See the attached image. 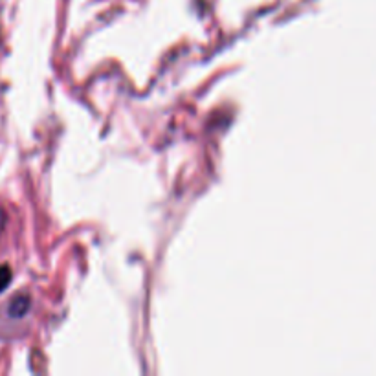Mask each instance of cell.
I'll list each match as a JSON object with an SVG mask.
<instances>
[{
    "label": "cell",
    "mask_w": 376,
    "mask_h": 376,
    "mask_svg": "<svg viewBox=\"0 0 376 376\" xmlns=\"http://www.w3.org/2000/svg\"><path fill=\"white\" fill-rule=\"evenodd\" d=\"M30 310V298L28 296H17L13 301L10 303V308H8V314L11 318H24Z\"/></svg>",
    "instance_id": "1"
},
{
    "label": "cell",
    "mask_w": 376,
    "mask_h": 376,
    "mask_svg": "<svg viewBox=\"0 0 376 376\" xmlns=\"http://www.w3.org/2000/svg\"><path fill=\"white\" fill-rule=\"evenodd\" d=\"M11 268L10 267H6V265H2L0 267V294L4 292L6 288L10 287V283H11Z\"/></svg>",
    "instance_id": "2"
}]
</instances>
